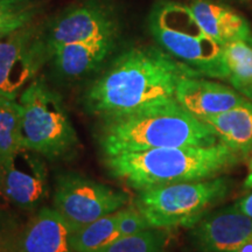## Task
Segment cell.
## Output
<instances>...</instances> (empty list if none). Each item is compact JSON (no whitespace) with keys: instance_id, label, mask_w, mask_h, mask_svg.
<instances>
[{"instance_id":"4316f807","label":"cell","mask_w":252,"mask_h":252,"mask_svg":"<svg viewBox=\"0 0 252 252\" xmlns=\"http://www.w3.org/2000/svg\"><path fill=\"white\" fill-rule=\"evenodd\" d=\"M243 187L245 189H252V171L249 172L248 176H247V178H245Z\"/></svg>"},{"instance_id":"30bf717a","label":"cell","mask_w":252,"mask_h":252,"mask_svg":"<svg viewBox=\"0 0 252 252\" xmlns=\"http://www.w3.org/2000/svg\"><path fill=\"white\" fill-rule=\"evenodd\" d=\"M118 31L117 19L109 9L86 4L63 12L47 32L46 41L49 49L68 43L115 41Z\"/></svg>"},{"instance_id":"e0dca14e","label":"cell","mask_w":252,"mask_h":252,"mask_svg":"<svg viewBox=\"0 0 252 252\" xmlns=\"http://www.w3.org/2000/svg\"><path fill=\"white\" fill-rule=\"evenodd\" d=\"M123 208L94 220L72 234L71 244L76 252H98L117 239L122 238L119 222Z\"/></svg>"},{"instance_id":"7a4b0ae2","label":"cell","mask_w":252,"mask_h":252,"mask_svg":"<svg viewBox=\"0 0 252 252\" xmlns=\"http://www.w3.org/2000/svg\"><path fill=\"white\" fill-rule=\"evenodd\" d=\"M219 141L207 123L175 98L100 119L97 131L103 157L166 147L210 146Z\"/></svg>"},{"instance_id":"6da1fadb","label":"cell","mask_w":252,"mask_h":252,"mask_svg":"<svg viewBox=\"0 0 252 252\" xmlns=\"http://www.w3.org/2000/svg\"><path fill=\"white\" fill-rule=\"evenodd\" d=\"M200 76L162 48L137 47L123 53L87 90L84 103L100 119L175 98L181 78Z\"/></svg>"},{"instance_id":"ffe728a7","label":"cell","mask_w":252,"mask_h":252,"mask_svg":"<svg viewBox=\"0 0 252 252\" xmlns=\"http://www.w3.org/2000/svg\"><path fill=\"white\" fill-rule=\"evenodd\" d=\"M168 229L151 228L127 237H122L98 252H166L172 242Z\"/></svg>"},{"instance_id":"8992f818","label":"cell","mask_w":252,"mask_h":252,"mask_svg":"<svg viewBox=\"0 0 252 252\" xmlns=\"http://www.w3.org/2000/svg\"><path fill=\"white\" fill-rule=\"evenodd\" d=\"M21 143L24 149L48 159L67 156L77 146L72 123L60 96L42 77L28 83L20 94Z\"/></svg>"},{"instance_id":"9a60e30c","label":"cell","mask_w":252,"mask_h":252,"mask_svg":"<svg viewBox=\"0 0 252 252\" xmlns=\"http://www.w3.org/2000/svg\"><path fill=\"white\" fill-rule=\"evenodd\" d=\"M115 47V41L96 40L68 43L50 49L58 70L64 76L75 78L90 74L105 60Z\"/></svg>"},{"instance_id":"52a82bcc","label":"cell","mask_w":252,"mask_h":252,"mask_svg":"<svg viewBox=\"0 0 252 252\" xmlns=\"http://www.w3.org/2000/svg\"><path fill=\"white\" fill-rule=\"evenodd\" d=\"M128 194L78 174L58 178L54 209L77 231L100 217L126 207Z\"/></svg>"},{"instance_id":"ba28073f","label":"cell","mask_w":252,"mask_h":252,"mask_svg":"<svg viewBox=\"0 0 252 252\" xmlns=\"http://www.w3.org/2000/svg\"><path fill=\"white\" fill-rule=\"evenodd\" d=\"M49 55L46 36L34 23L0 37V96L17 99Z\"/></svg>"},{"instance_id":"9c48e42d","label":"cell","mask_w":252,"mask_h":252,"mask_svg":"<svg viewBox=\"0 0 252 252\" xmlns=\"http://www.w3.org/2000/svg\"><path fill=\"white\" fill-rule=\"evenodd\" d=\"M42 156L20 149L0 166V195L25 212H33L48 195V172Z\"/></svg>"},{"instance_id":"603a6c76","label":"cell","mask_w":252,"mask_h":252,"mask_svg":"<svg viewBox=\"0 0 252 252\" xmlns=\"http://www.w3.org/2000/svg\"><path fill=\"white\" fill-rule=\"evenodd\" d=\"M147 229H151L149 222L134 204L123 208V215L119 222V232L122 237L139 234Z\"/></svg>"},{"instance_id":"5b68a950","label":"cell","mask_w":252,"mask_h":252,"mask_svg":"<svg viewBox=\"0 0 252 252\" xmlns=\"http://www.w3.org/2000/svg\"><path fill=\"white\" fill-rule=\"evenodd\" d=\"M229 190L230 181L220 175L207 180L179 182L138 191L134 207L151 228H191Z\"/></svg>"},{"instance_id":"d4e9b609","label":"cell","mask_w":252,"mask_h":252,"mask_svg":"<svg viewBox=\"0 0 252 252\" xmlns=\"http://www.w3.org/2000/svg\"><path fill=\"white\" fill-rule=\"evenodd\" d=\"M238 252H252V238H250L247 243L242 245V248L239 249Z\"/></svg>"},{"instance_id":"7402d4cb","label":"cell","mask_w":252,"mask_h":252,"mask_svg":"<svg viewBox=\"0 0 252 252\" xmlns=\"http://www.w3.org/2000/svg\"><path fill=\"white\" fill-rule=\"evenodd\" d=\"M23 226L13 214L0 207V252H14Z\"/></svg>"},{"instance_id":"3957f363","label":"cell","mask_w":252,"mask_h":252,"mask_svg":"<svg viewBox=\"0 0 252 252\" xmlns=\"http://www.w3.org/2000/svg\"><path fill=\"white\" fill-rule=\"evenodd\" d=\"M241 160L239 154L220 141L210 146L166 147L103 157L109 174L135 191L216 178Z\"/></svg>"},{"instance_id":"83f0119b","label":"cell","mask_w":252,"mask_h":252,"mask_svg":"<svg viewBox=\"0 0 252 252\" xmlns=\"http://www.w3.org/2000/svg\"><path fill=\"white\" fill-rule=\"evenodd\" d=\"M248 167H249V172H251L252 171V156H250V159H249Z\"/></svg>"},{"instance_id":"277c9868","label":"cell","mask_w":252,"mask_h":252,"mask_svg":"<svg viewBox=\"0 0 252 252\" xmlns=\"http://www.w3.org/2000/svg\"><path fill=\"white\" fill-rule=\"evenodd\" d=\"M158 45L202 77L228 81L224 48L202 30L189 5L159 2L149 19Z\"/></svg>"},{"instance_id":"5bb4252c","label":"cell","mask_w":252,"mask_h":252,"mask_svg":"<svg viewBox=\"0 0 252 252\" xmlns=\"http://www.w3.org/2000/svg\"><path fill=\"white\" fill-rule=\"evenodd\" d=\"M189 7L202 30L219 45L237 40L252 42L250 25L234 9L208 0H194Z\"/></svg>"},{"instance_id":"ac0fdd59","label":"cell","mask_w":252,"mask_h":252,"mask_svg":"<svg viewBox=\"0 0 252 252\" xmlns=\"http://www.w3.org/2000/svg\"><path fill=\"white\" fill-rule=\"evenodd\" d=\"M21 115L23 109L20 103L0 96V166L23 149Z\"/></svg>"},{"instance_id":"cb8c5ba5","label":"cell","mask_w":252,"mask_h":252,"mask_svg":"<svg viewBox=\"0 0 252 252\" xmlns=\"http://www.w3.org/2000/svg\"><path fill=\"white\" fill-rule=\"evenodd\" d=\"M235 204L242 213H244L245 215L252 217V194H250L247 197L242 198V200L237 201Z\"/></svg>"},{"instance_id":"7c38bea8","label":"cell","mask_w":252,"mask_h":252,"mask_svg":"<svg viewBox=\"0 0 252 252\" xmlns=\"http://www.w3.org/2000/svg\"><path fill=\"white\" fill-rule=\"evenodd\" d=\"M175 99L201 121L229 111L248 98L234 88L202 76H186L178 83Z\"/></svg>"},{"instance_id":"2e32d148","label":"cell","mask_w":252,"mask_h":252,"mask_svg":"<svg viewBox=\"0 0 252 252\" xmlns=\"http://www.w3.org/2000/svg\"><path fill=\"white\" fill-rule=\"evenodd\" d=\"M213 128L220 143L244 158L252 154V100L229 111L203 119Z\"/></svg>"},{"instance_id":"8fae6325","label":"cell","mask_w":252,"mask_h":252,"mask_svg":"<svg viewBox=\"0 0 252 252\" xmlns=\"http://www.w3.org/2000/svg\"><path fill=\"white\" fill-rule=\"evenodd\" d=\"M190 229L191 245L198 252H238L252 238V217L234 204L203 216Z\"/></svg>"},{"instance_id":"44dd1931","label":"cell","mask_w":252,"mask_h":252,"mask_svg":"<svg viewBox=\"0 0 252 252\" xmlns=\"http://www.w3.org/2000/svg\"><path fill=\"white\" fill-rule=\"evenodd\" d=\"M37 11L34 0H0V37L33 23Z\"/></svg>"},{"instance_id":"4fadbf2b","label":"cell","mask_w":252,"mask_h":252,"mask_svg":"<svg viewBox=\"0 0 252 252\" xmlns=\"http://www.w3.org/2000/svg\"><path fill=\"white\" fill-rule=\"evenodd\" d=\"M72 234L54 207H43L23 225L14 252H76Z\"/></svg>"},{"instance_id":"d6986e66","label":"cell","mask_w":252,"mask_h":252,"mask_svg":"<svg viewBox=\"0 0 252 252\" xmlns=\"http://www.w3.org/2000/svg\"><path fill=\"white\" fill-rule=\"evenodd\" d=\"M223 48L228 81L234 89L242 91L252 83V42L232 41Z\"/></svg>"},{"instance_id":"484cf974","label":"cell","mask_w":252,"mask_h":252,"mask_svg":"<svg viewBox=\"0 0 252 252\" xmlns=\"http://www.w3.org/2000/svg\"><path fill=\"white\" fill-rule=\"evenodd\" d=\"M239 93L243 94V96L247 97L248 99L252 100V83L250 84V86H248L247 88H244L242 91H239Z\"/></svg>"}]
</instances>
